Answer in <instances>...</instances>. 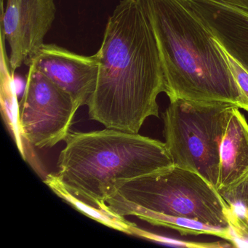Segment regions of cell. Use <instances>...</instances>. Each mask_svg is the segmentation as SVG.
Masks as SVG:
<instances>
[{
	"label": "cell",
	"instance_id": "1",
	"mask_svg": "<svg viewBox=\"0 0 248 248\" xmlns=\"http://www.w3.org/2000/svg\"><path fill=\"white\" fill-rule=\"evenodd\" d=\"M98 80L88 114L107 128L139 133L159 117L157 97L165 74L153 28L141 0H121L108 18L101 47Z\"/></svg>",
	"mask_w": 248,
	"mask_h": 248
},
{
	"label": "cell",
	"instance_id": "2",
	"mask_svg": "<svg viewBox=\"0 0 248 248\" xmlns=\"http://www.w3.org/2000/svg\"><path fill=\"white\" fill-rule=\"evenodd\" d=\"M153 28L170 101L232 104L248 112L223 48L187 0H141Z\"/></svg>",
	"mask_w": 248,
	"mask_h": 248
},
{
	"label": "cell",
	"instance_id": "3",
	"mask_svg": "<svg viewBox=\"0 0 248 248\" xmlns=\"http://www.w3.org/2000/svg\"><path fill=\"white\" fill-rule=\"evenodd\" d=\"M64 141L56 175L72 194L106 210L126 183L173 165L165 143L139 133L106 127L70 132Z\"/></svg>",
	"mask_w": 248,
	"mask_h": 248
},
{
	"label": "cell",
	"instance_id": "4",
	"mask_svg": "<svg viewBox=\"0 0 248 248\" xmlns=\"http://www.w3.org/2000/svg\"><path fill=\"white\" fill-rule=\"evenodd\" d=\"M113 196L233 232L232 209L220 192L197 172L175 165L131 180Z\"/></svg>",
	"mask_w": 248,
	"mask_h": 248
},
{
	"label": "cell",
	"instance_id": "5",
	"mask_svg": "<svg viewBox=\"0 0 248 248\" xmlns=\"http://www.w3.org/2000/svg\"><path fill=\"white\" fill-rule=\"evenodd\" d=\"M234 107L176 99L162 116L165 146L173 165L197 172L217 190L220 146Z\"/></svg>",
	"mask_w": 248,
	"mask_h": 248
},
{
	"label": "cell",
	"instance_id": "6",
	"mask_svg": "<svg viewBox=\"0 0 248 248\" xmlns=\"http://www.w3.org/2000/svg\"><path fill=\"white\" fill-rule=\"evenodd\" d=\"M18 124L24 139L39 149L65 140L79 109L69 93L33 66H29Z\"/></svg>",
	"mask_w": 248,
	"mask_h": 248
},
{
	"label": "cell",
	"instance_id": "7",
	"mask_svg": "<svg viewBox=\"0 0 248 248\" xmlns=\"http://www.w3.org/2000/svg\"><path fill=\"white\" fill-rule=\"evenodd\" d=\"M54 0H2L1 35L10 47L9 63L15 72L30 66L56 18Z\"/></svg>",
	"mask_w": 248,
	"mask_h": 248
},
{
	"label": "cell",
	"instance_id": "8",
	"mask_svg": "<svg viewBox=\"0 0 248 248\" xmlns=\"http://www.w3.org/2000/svg\"><path fill=\"white\" fill-rule=\"evenodd\" d=\"M30 66L69 93L78 108L87 105L95 91L99 71L96 53L82 56L55 44H44Z\"/></svg>",
	"mask_w": 248,
	"mask_h": 248
},
{
	"label": "cell",
	"instance_id": "9",
	"mask_svg": "<svg viewBox=\"0 0 248 248\" xmlns=\"http://www.w3.org/2000/svg\"><path fill=\"white\" fill-rule=\"evenodd\" d=\"M218 44L248 72V12L215 0H187Z\"/></svg>",
	"mask_w": 248,
	"mask_h": 248
},
{
	"label": "cell",
	"instance_id": "10",
	"mask_svg": "<svg viewBox=\"0 0 248 248\" xmlns=\"http://www.w3.org/2000/svg\"><path fill=\"white\" fill-rule=\"evenodd\" d=\"M248 177V123L238 107L231 112L220 146L217 191H229Z\"/></svg>",
	"mask_w": 248,
	"mask_h": 248
},
{
	"label": "cell",
	"instance_id": "11",
	"mask_svg": "<svg viewBox=\"0 0 248 248\" xmlns=\"http://www.w3.org/2000/svg\"><path fill=\"white\" fill-rule=\"evenodd\" d=\"M110 210L119 216H133L155 226H164L178 231L182 235L209 234L231 241L236 245V236L232 231L213 227L198 220L187 217L168 216L143 208L123 199L112 196L107 200Z\"/></svg>",
	"mask_w": 248,
	"mask_h": 248
},
{
	"label": "cell",
	"instance_id": "12",
	"mask_svg": "<svg viewBox=\"0 0 248 248\" xmlns=\"http://www.w3.org/2000/svg\"><path fill=\"white\" fill-rule=\"evenodd\" d=\"M44 182L54 191L55 194L88 217L111 229L133 234V229L136 226L135 223L126 220L123 216L115 214L111 210L99 208L72 194L62 184L56 174L47 175Z\"/></svg>",
	"mask_w": 248,
	"mask_h": 248
},
{
	"label": "cell",
	"instance_id": "13",
	"mask_svg": "<svg viewBox=\"0 0 248 248\" xmlns=\"http://www.w3.org/2000/svg\"><path fill=\"white\" fill-rule=\"evenodd\" d=\"M220 194L231 208H248V177L237 186Z\"/></svg>",
	"mask_w": 248,
	"mask_h": 248
},
{
	"label": "cell",
	"instance_id": "14",
	"mask_svg": "<svg viewBox=\"0 0 248 248\" xmlns=\"http://www.w3.org/2000/svg\"><path fill=\"white\" fill-rule=\"evenodd\" d=\"M232 209V229L238 241L248 242V208Z\"/></svg>",
	"mask_w": 248,
	"mask_h": 248
},
{
	"label": "cell",
	"instance_id": "15",
	"mask_svg": "<svg viewBox=\"0 0 248 248\" xmlns=\"http://www.w3.org/2000/svg\"><path fill=\"white\" fill-rule=\"evenodd\" d=\"M223 50L231 72L248 102V72L245 70L223 48Z\"/></svg>",
	"mask_w": 248,
	"mask_h": 248
},
{
	"label": "cell",
	"instance_id": "16",
	"mask_svg": "<svg viewBox=\"0 0 248 248\" xmlns=\"http://www.w3.org/2000/svg\"><path fill=\"white\" fill-rule=\"evenodd\" d=\"M248 12V0H215Z\"/></svg>",
	"mask_w": 248,
	"mask_h": 248
}]
</instances>
